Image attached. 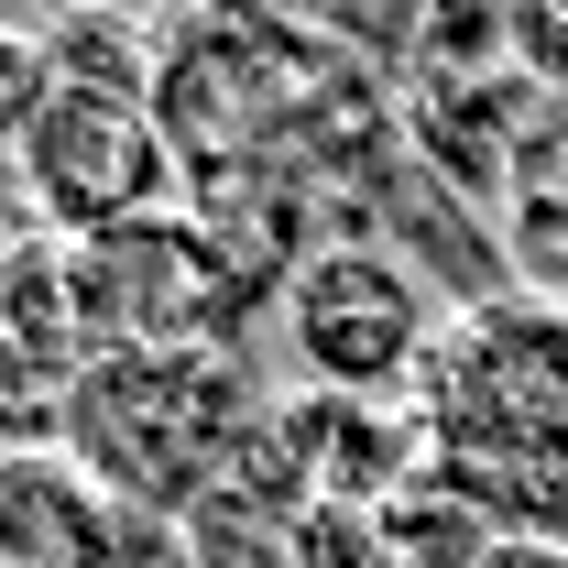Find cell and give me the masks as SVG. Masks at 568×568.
<instances>
[{"mask_svg": "<svg viewBox=\"0 0 568 568\" xmlns=\"http://www.w3.org/2000/svg\"><path fill=\"white\" fill-rule=\"evenodd\" d=\"M263 394L241 351H110L67 405H55V448H77L121 514L142 525H197L209 503H230L252 437H263Z\"/></svg>", "mask_w": 568, "mask_h": 568, "instance_id": "obj_2", "label": "cell"}, {"mask_svg": "<svg viewBox=\"0 0 568 568\" xmlns=\"http://www.w3.org/2000/svg\"><path fill=\"white\" fill-rule=\"evenodd\" d=\"M22 164V197H33V230L44 241H121V230H153L175 209V142L142 99H67L33 121V142L11 153Z\"/></svg>", "mask_w": 568, "mask_h": 568, "instance_id": "obj_4", "label": "cell"}, {"mask_svg": "<svg viewBox=\"0 0 568 568\" xmlns=\"http://www.w3.org/2000/svg\"><path fill=\"white\" fill-rule=\"evenodd\" d=\"M22 219H33V197H22V164H11V153H0V252H11V241H22Z\"/></svg>", "mask_w": 568, "mask_h": 568, "instance_id": "obj_11", "label": "cell"}, {"mask_svg": "<svg viewBox=\"0 0 568 568\" xmlns=\"http://www.w3.org/2000/svg\"><path fill=\"white\" fill-rule=\"evenodd\" d=\"M44 110H55V55H44V33H11V22H0V153H22Z\"/></svg>", "mask_w": 568, "mask_h": 568, "instance_id": "obj_8", "label": "cell"}, {"mask_svg": "<svg viewBox=\"0 0 568 568\" xmlns=\"http://www.w3.org/2000/svg\"><path fill=\"white\" fill-rule=\"evenodd\" d=\"M493 514L459 493V481H405L394 503H372V568H481L493 558Z\"/></svg>", "mask_w": 568, "mask_h": 568, "instance_id": "obj_6", "label": "cell"}, {"mask_svg": "<svg viewBox=\"0 0 568 568\" xmlns=\"http://www.w3.org/2000/svg\"><path fill=\"white\" fill-rule=\"evenodd\" d=\"M164 536L110 503V481L55 448V437H11L0 448V568H132Z\"/></svg>", "mask_w": 568, "mask_h": 568, "instance_id": "obj_5", "label": "cell"}, {"mask_svg": "<svg viewBox=\"0 0 568 568\" xmlns=\"http://www.w3.org/2000/svg\"><path fill=\"white\" fill-rule=\"evenodd\" d=\"M503 44L525 55V77L568 88V0H536V11H514V22H503Z\"/></svg>", "mask_w": 568, "mask_h": 568, "instance_id": "obj_9", "label": "cell"}, {"mask_svg": "<svg viewBox=\"0 0 568 568\" xmlns=\"http://www.w3.org/2000/svg\"><path fill=\"white\" fill-rule=\"evenodd\" d=\"M284 351L306 372V394H351L383 405L426 383L437 361V306H426L416 263H394L383 241H317L284 274Z\"/></svg>", "mask_w": 568, "mask_h": 568, "instance_id": "obj_3", "label": "cell"}, {"mask_svg": "<svg viewBox=\"0 0 568 568\" xmlns=\"http://www.w3.org/2000/svg\"><path fill=\"white\" fill-rule=\"evenodd\" d=\"M481 568H568V547H547V536H493Z\"/></svg>", "mask_w": 568, "mask_h": 568, "instance_id": "obj_10", "label": "cell"}, {"mask_svg": "<svg viewBox=\"0 0 568 568\" xmlns=\"http://www.w3.org/2000/svg\"><path fill=\"white\" fill-rule=\"evenodd\" d=\"M426 448L503 536L568 547V306L481 295L426 361Z\"/></svg>", "mask_w": 568, "mask_h": 568, "instance_id": "obj_1", "label": "cell"}, {"mask_svg": "<svg viewBox=\"0 0 568 568\" xmlns=\"http://www.w3.org/2000/svg\"><path fill=\"white\" fill-rule=\"evenodd\" d=\"M44 55H55V88H67V99H142V110H153V67H164V33L77 11V22H44Z\"/></svg>", "mask_w": 568, "mask_h": 568, "instance_id": "obj_7", "label": "cell"}]
</instances>
